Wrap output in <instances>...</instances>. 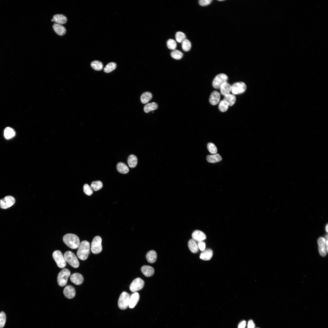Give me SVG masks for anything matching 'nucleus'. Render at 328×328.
Wrapping results in <instances>:
<instances>
[{
    "instance_id": "20",
    "label": "nucleus",
    "mask_w": 328,
    "mask_h": 328,
    "mask_svg": "<svg viewBox=\"0 0 328 328\" xmlns=\"http://www.w3.org/2000/svg\"><path fill=\"white\" fill-rule=\"evenodd\" d=\"M53 27L55 32L59 36H63L66 32V29L62 25L55 23Z\"/></svg>"
},
{
    "instance_id": "24",
    "label": "nucleus",
    "mask_w": 328,
    "mask_h": 328,
    "mask_svg": "<svg viewBox=\"0 0 328 328\" xmlns=\"http://www.w3.org/2000/svg\"><path fill=\"white\" fill-rule=\"evenodd\" d=\"M157 258V254L154 250H152L147 252L146 255V258L148 262L153 264L155 262Z\"/></svg>"
},
{
    "instance_id": "32",
    "label": "nucleus",
    "mask_w": 328,
    "mask_h": 328,
    "mask_svg": "<svg viewBox=\"0 0 328 328\" xmlns=\"http://www.w3.org/2000/svg\"><path fill=\"white\" fill-rule=\"evenodd\" d=\"M91 66L94 70L98 71L102 70L103 68V63L101 62L98 60H95L92 62L91 63Z\"/></svg>"
},
{
    "instance_id": "11",
    "label": "nucleus",
    "mask_w": 328,
    "mask_h": 328,
    "mask_svg": "<svg viewBox=\"0 0 328 328\" xmlns=\"http://www.w3.org/2000/svg\"><path fill=\"white\" fill-rule=\"evenodd\" d=\"M246 86L243 82H236L232 86L231 91L234 94H239L244 93L246 90Z\"/></svg>"
},
{
    "instance_id": "26",
    "label": "nucleus",
    "mask_w": 328,
    "mask_h": 328,
    "mask_svg": "<svg viewBox=\"0 0 328 328\" xmlns=\"http://www.w3.org/2000/svg\"><path fill=\"white\" fill-rule=\"evenodd\" d=\"M138 159L136 156L131 155L128 157V163L129 166L132 168H135L138 164Z\"/></svg>"
},
{
    "instance_id": "15",
    "label": "nucleus",
    "mask_w": 328,
    "mask_h": 328,
    "mask_svg": "<svg viewBox=\"0 0 328 328\" xmlns=\"http://www.w3.org/2000/svg\"><path fill=\"white\" fill-rule=\"evenodd\" d=\"M71 281L77 285H79L82 283L84 281V278L81 274L78 273L73 274L71 276Z\"/></svg>"
},
{
    "instance_id": "28",
    "label": "nucleus",
    "mask_w": 328,
    "mask_h": 328,
    "mask_svg": "<svg viewBox=\"0 0 328 328\" xmlns=\"http://www.w3.org/2000/svg\"><path fill=\"white\" fill-rule=\"evenodd\" d=\"M207 160L209 162L214 163L221 161L222 157L219 154H215L213 155H208L207 157Z\"/></svg>"
},
{
    "instance_id": "44",
    "label": "nucleus",
    "mask_w": 328,
    "mask_h": 328,
    "mask_svg": "<svg viewBox=\"0 0 328 328\" xmlns=\"http://www.w3.org/2000/svg\"><path fill=\"white\" fill-rule=\"evenodd\" d=\"M198 246L199 249L202 251H203L205 249L206 244L203 241L199 242Z\"/></svg>"
},
{
    "instance_id": "7",
    "label": "nucleus",
    "mask_w": 328,
    "mask_h": 328,
    "mask_svg": "<svg viewBox=\"0 0 328 328\" xmlns=\"http://www.w3.org/2000/svg\"><path fill=\"white\" fill-rule=\"evenodd\" d=\"M53 257L59 268H63L66 266L67 261L60 251L56 250L54 251L53 254Z\"/></svg>"
},
{
    "instance_id": "3",
    "label": "nucleus",
    "mask_w": 328,
    "mask_h": 328,
    "mask_svg": "<svg viewBox=\"0 0 328 328\" xmlns=\"http://www.w3.org/2000/svg\"><path fill=\"white\" fill-rule=\"evenodd\" d=\"M65 260L72 267L77 268L79 266V262L75 254L70 251L65 252L64 254Z\"/></svg>"
},
{
    "instance_id": "14",
    "label": "nucleus",
    "mask_w": 328,
    "mask_h": 328,
    "mask_svg": "<svg viewBox=\"0 0 328 328\" xmlns=\"http://www.w3.org/2000/svg\"><path fill=\"white\" fill-rule=\"evenodd\" d=\"M193 239L195 241L200 242L206 239V234L203 232L196 230L194 231L192 234Z\"/></svg>"
},
{
    "instance_id": "19",
    "label": "nucleus",
    "mask_w": 328,
    "mask_h": 328,
    "mask_svg": "<svg viewBox=\"0 0 328 328\" xmlns=\"http://www.w3.org/2000/svg\"><path fill=\"white\" fill-rule=\"evenodd\" d=\"M141 271L145 276L149 277L153 276L154 273V270L152 267L147 265L143 266Z\"/></svg>"
},
{
    "instance_id": "4",
    "label": "nucleus",
    "mask_w": 328,
    "mask_h": 328,
    "mask_svg": "<svg viewBox=\"0 0 328 328\" xmlns=\"http://www.w3.org/2000/svg\"><path fill=\"white\" fill-rule=\"evenodd\" d=\"M70 275L71 272L68 269H63L62 270L57 277V282L59 285L61 287L66 286Z\"/></svg>"
},
{
    "instance_id": "38",
    "label": "nucleus",
    "mask_w": 328,
    "mask_h": 328,
    "mask_svg": "<svg viewBox=\"0 0 328 328\" xmlns=\"http://www.w3.org/2000/svg\"><path fill=\"white\" fill-rule=\"evenodd\" d=\"M229 106L228 103L223 100L220 103L218 108L221 112H224L227 111Z\"/></svg>"
},
{
    "instance_id": "17",
    "label": "nucleus",
    "mask_w": 328,
    "mask_h": 328,
    "mask_svg": "<svg viewBox=\"0 0 328 328\" xmlns=\"http://www.w3.org/2000/svg\"><path fill=\"white\" fill-rule=\"evenodd\" d=\"M220 99V93L217 91H214L212 92L210 96L209 102L212 105H216L219 103Z\"/></svg>"
},
{
    "instance_id": "29",
    "label": "nucleus",
    "mask_w": 328,
    "mask_h": 328,
    "mask_svg": "<svg viewBox=\"0 0 328 328\" xmlns=\"http://www.w3.org/2000/svg\"><path fill=\"white\" fill-rule=\"evenodd\" d=\"M117 169L119 173L122 174H126L129 172V169L125 164L122 162L117 164Z\"/></svg>"
},
{
    "instance_id": "27",
    "label": "nucleus",
    "mask_w": 328,
    "mask_h": 328,
    "mask_svg": "<svg viewBox=\"0 0 328 328\" xmlns=\"http://www.w3.org/2000/svg\"><path fill=\"white\" fill-rule=\"evenodd\" d=\"M152 97V94L149 92H146L143 93L141 95V103L144 104L148 103Z\"/></svg>"
},
{
    "instance_id": "46",
    "label": "nucleus",
    "mask_w": 328,
    "mask_h": 328,
    "mask_svg": "<svg viewBox=\"0 0 328 328\" xmlns=\"http://www.w3.org/2000/svg\"><path fill=\"white\" fill-rule=\"evenodd\" d=\"M246 326V322L243 320L238 325V328H245Z\"/></svg>"
},
{
    "instance_id": "45",
    "label": "nucleus",
    "mask_w": 328,
    "mask_h": 328,
    "mask_svg": "<svg viewBox=\"0 0 328 328\" xmlns=\"http://www.w3.org/2000/svg\"><path fill=\"white\" fill-rule=\"evenodd\" d=\"M255 325L252 320H249L248 323V328H255Z\"/></svg>"
},
{
    "instance_id": "36",
    "label": "nucleus",
    "mask_w": 328,
    "mask_h": 328,
    "mask_svg": "<svg viewBox=\"0 0 328 328\" xmlns=\"http://www.w3.org/2000/svg\"><path fill=\"white\" fill-rule=\"evenodd\" d=\"M175 39L176 41L179 43H181L184 40L186 39L185 34L182 32L179 31L177 32L175 35Z\"/></svg>"
},
{
    "instance_id": "39",
    "label": "nucleus",
    "mask_w": 328,
    "mask_h": 328,
    "mask_svg": "<svg viewBox=\"0 0 328 328\" xmlns=\"http://www.w3.org/2000/svg\"><path fill=\"white\" fill-rule=\"evenodd\" d=\"M167 46L168 48L172 50H175L177 47V44L175 41L172 39H169L167 42Z\"/></svg>"
},
{
    "instance_id": "2",
    "label": "nucleus",
    "mask_w": 328,
    "mask_h": 328,
    "mask_svg": "<svg viewBox=\"0 0 328 328\" xmlns=\"http://www.w3.org/2000/svg\"><path fill=\"white\" fill-rule=\"evenodd\" d=\"M63 241L66 245L73 249L78 248L80 243L79 237L77 235L71 234L65 235L63 237Z\"/></svg>"
},
{
    "instance_id": "42",
    "label": "nucleus",
    "mask_w": 328,
    "mask_h": 328,
    "mask_svg": "<svg viewBox=\"0 0 328 328\" xmlns=\"http://www.w3.org/2000/svg\"><path fill=\"white\" fill-rule=\"evenodd\" d=\"M84 193L88 196H91L93 193V191L91 187L88 184H85L83 186Z\"/></svg>"
},
{
    "instance_id": "31",
    "label": "nucleus",
    "mask_w": 328,
    "mask_h": 328,
    "mask_svg": "<svg viewBox=\"0 0 328 328\" xmlns=\"http://www.w3.org/2000/svg\"><path fill=\"white\" fill-rule=\"evenodd\" d=\"M158 107V105L156 103L152 102L146 104L144 107V110L146 113H148L156 110Z\"/></svg>"
},
{
    "instance_id": "47",
    "label": "nucleus",
    "mask_w": 328,
    "mask_h": 328,
    "mask_svg": "<svg viewBox=\"0 0 328 328\" xmlns=\"http://www.w3.org/2000/svg\"><path fill=\"white\" fill-rule=\"evenodd\" d=\"M324 239H325V242H326V250H327V252H328V235H327V234L325 236Z\"/></svg>"
},
{
    "instance_id": "40",
    "label": "nucleus",
    "mask_w": 328,
    "mask_h": 328,
    "mask_svg": "<svg viewBox=\"0 0 328 328\" xmlns=\"http://www.w3.org/2000/svg\"><path fill=\"white\" fill-rule=\"evenodd\" d=\"M6 320L5 314L3 311L0 313V328H3L5 325Z\"/></svg>"
},
{
    "instance_id": "49",
    "label": "nucleus",
    "mask_w": 328,
    "mask_h": 328,
    "mask_svg": "<svg viewBox=\"0 0 328 328\" xmlns=\"http://www.w3.org/2000/svg\"><path fill=\"white\" fill-rule=\"evenodd\" d=\"M219 1L220 2H222V1Z\"/></svg>"
},
{
    "instance_id": "13",
    "label": "nucleus",
    "mask_w": 328,
    "mask_h": 328,
    "mask_svg": "<svg viewBox=\"0 0 328 328\" xmlns=\"http://www.w3.org/2000/svg\"><path fill=\"white\" fill-rule=\"evenodd\" d=\"M63 292L65 296L69 299H73L76 296L75 289L71 285H69L66 286L64 288Z\"/></svg>"
},
{
    "instance_id": "30",
    "label": "nucleus",
    "mask_w": 328,
    "mask_h": 328,
    "mask_svg": "<svg viewBox=\"0 0 328 328\" xmlns=\"http://www.w3.org/2000/svg\"><path fill=\"white\" fill-rule=\"evenodd\" d=\"M189 249L193 253H196L199 251V248L196 242L193 239L190 240L188 243Z\"/></svg>"
},
{
    "instance_id": "8",
    "label": "nucleus",
    "mask_w": 328,
    "mask_h": 328,
    "mask_svg": "<svg viewBox=\"0 0 328 328\" xmlns=\"http://www.w3.org/2000/svg\"><path fill=\"white\" fill-rule=\"evenodd\" d=\"M228 77L224 74H220L217 75L212 82V85L215 89H219L224 83L227 82Z\"/></svg>"
},
{
    "instance_id": "43",
    "label": "nucleus",
    "mask_w": 328,
    "mask_h": 328,
    "mask_svg": "<svg viewBox=\"0 0 328 328\" xmlns=\"http://www.w3.org/2000/svg\"><path fill=\"white\" fill-rule=\"evenodd\" d=\"M212 2L211 0H200L199 3L201 6L204 7L209 5Z\"/></svg>"
},
{
    "instance_id": "34",
    "label": "nucleus",
    "mask_w": 328,
    "mask_h": 328,
    "mask_svg": "<svg viewBox=\"0 0 328 328\" xmlns=\"http://www.w3.org/2000/svg\"><path fill=\"white\" fill-rule=\"evenodd\" d=\"M116 63L114 62L109 63L104 68V72L107 73L111 72L116 69Z\"/></svg>"
},
{
    "instance_id": "41",
    "label": "nucleus",
    "mask_w": 328,
    "mask_h": 328,
    "mask_svg": "<svg viewBox=\"0 0 328 328\" xmlns=\"http://www.w3.org/2000/svg\"><path fill=\"white\" fill-rule=\"evenodd\" d=\"M207 148L209 152L212 154H215L217 152V148L213 143H209L207 145Z\"/></svg>"
},
{
    "instance_id": "22",
    "label": "nucleus",
    "mask_w": 328,
    "mask_h": 328,
    "mask_svg": "<svg viewBox=\"0 0 328 328\" xmlns=\"http://www.w3.org/2000/svg\"><path fill=\"white\" fill-rule=\"evenodd\" d=\"M16 135L15 130L10 127H6L4 130V135L7 140H10L14 138Z\"/></svg>"
},
{
    "instance_id": "33",
    "label": "nucleus",
    "mask_w": 328,
    "mask_h": 328,
    "mask_svg": "<svg viewBox=\"0 0 328 328\" xmlns=\"http://www.w3.org/2000/svg\"><path fill=\"white\" fill-rule=\"evenodd\" d=\"M91 187L94 191H97L103 187V184L101 181H94L91 183Z\"/></svg>"
},
{
    "instance_id": "25",
    "label": "nucleus",
    "mask_w": 328,
    "mask_h": 328,
    "mask_svg": "<svg viewBox=\"0 0 328 328\" xmlns=\"http://www.w3.org/2000/svg\"><path fill=\"white\" fill-rule=\"evenodd\" d=\"M224 100L228 104L229 106L234 105L236 101V97L234 94H229L224 96Z\"/></svg>"
},
{
    "instance_id": "5",
    "label": "nucleus",
    "mask_w": 328,
    "mask_h": 328,
    "mask_svg": "<svg viewBox=\"0 0 328 328\" xmlns=\"http://www.w3.org/2000/svg\"><path fill=\"white\" fill-rule=\"evenodd\" d=\"M130 297L129 294L125 292H123L121 294L118 302V307L120 309L124 310L128 308Z\"/></svg>"
},
{
    "instance_id": "10",
    "label": "nucleus",
    "mask_w": 328,
    "mask_h": 328,
    "mask_svg": "<svg viewBox=\"0 0 328 328\" xmlns=\"http://www.w3.org/2000/svg\"><path fill=\"white\" fill-rule=\"evenodd\" d=\"M15 202V199L12 196H9L0 200V207L6 209L13 206Z\"/></svg>"
},
{
    "instance_id": "9",
    "label": "nucleus",
    "mask_w": 328,
    "mask_h": 328,
    "mask_svg": "<svg viewBox=\"0 0 328 328\" xmlns=\"http://www.w3.org/2000/svg\"><path fill=\"white\" fill-rule=\"evenodd\" d=\"M144 284V281L141 278H138L134 280L130 286V290L131 292H136L142 289Z\"/></svg>"
},
{
    "instance_id": "48",
    "label": "nucleus",
    "mask_w": 328,
    "mask_h": 328,
    "mask_svg": "<svg viewBox=\"0 0 328 328\" xmlns=\"http://www.w3.org/2000/svg\"><path fill=\"white\" fill-rule=\"evenodd\" d=\"M326 232H328V224H327L326 226Z\"/></svg>"
},
{
    "instance_id": "6",
    "label": "nucleus",
    "mask_w": 328,
    "mask_h": 328,
    "mask_svg": "<svg viewBox=\"0 0 328 328\" xmlns=\"http://www.w3.org/2000/svg\"><path fill=\"white\" fill-rule=\"evenodd\" d=\"M102 239L98 236L95 237L91 243V250L94 254H96L101 253L103 249Z\"/></svg>"
},
{
    "instance_id": "21",
    "label": "nucleus",
    "mask_w": 328,
    "mask_h": 328,
    "mask_svg": "<svg viewBox=\"0 0 328 328\" xmlns=\"http://www.w3.org/2000/svg\"><path fill=\"white\" fill-rule=\"evenodd\" d=\"M53 22L62 25L65 23L67 21V18L62 14H58L54 15L52 19Z\"/></svg>"
},
{
    "instance_id": "18",
    "label": "nucleus",
    "mask_w": 328,
    "mask_h": 328,
    "mask_svg": "<svg viewBox=\"0 0 328 328\" xmlns=\"http://www.w3.org/2000/svg\"><path fill=\"white\" fill-rule=\"evenodd\" d=\"M220 89L221 94L224 96L230 93L231 91L232 86L226 82L221 85Z\"/></svg>"
},
{
    "instance_id": "1",
    "label": "nucleus",
    "mask_w": 328,
    "mask_h": 328,
    "mask_svg": "<svg viewBox=\"0 0 328 328\" xmlns=\"http://www.w3.org/2000/svg\"><path fill=\"white\" fill-rule=\"evenodd\" d=\"M78 248L77 253L78 257L82 260L87 259L90 252V246L89 242L86 240L82 241Z\"/></svg>"
},
{
    "instance_id": "23",
    "label": "nucleus",
    "mask_w": 328,
    "mask_h": 328,
    "mask_svg": "<svg viewBox=\"0 0 328 328\" xmlns=\"http://www.w3.org/2000/svg\"><path fill=\"white\" fill-rule=\"evenodd\" d=\"M213 255L212 250L211 249H208L203 251L200 255V258L204 260H209L212 258Z\"/></svg>"
},
{
    "instance_id": "12",
    "label": "nucleus",
    "mask_w": 328,
    "mask_h": 328,
    "mask_svg": "<svg viewBox=\"0 0 328 328\" xmlns=\"http://www.w3.org/2000/svg\"><path fill=\"white\" fill-rule=\"evenodd\" d=\"M317 243L320 255L323 257L326 256L327 252L324 238L322 237H320L318 240Z\"/></svg>"
},
{
    "instance_id": "37",
    "label": "nucleus",
    "mask_w": 328,
    "mask_h": 328,
    "mask_svg": "<svg viewBox=\"0 0 328 328\" xmlns=\"http://www.w3.org/2000/svg\"><path fill=\"white\" fill-rule=\"evenodd\" d=\"M171 55L174 59L176 60H180L183 57V53L180 51L175 50L171 52Z\"/></svg>"
},
{
    "instance_id": "16",
    "label": "nucleus",
    "mask_w": 328,
    "mask_h": 328,
    "mask_svg": "<svg viewBox=\"0 0 328 328\" xmlns=\"http://www.w3.org/2000/svg\"><path fill=\"white\" fill-rule=\"evenodd\" d=\"M140 295L138 293L135 292L130 297L129 307L130 308H134L137 305L140 299Z\"/></svg>"
},
{
    "instance_id": "35",
    "label": "nucleus",
    "mask_w": 328,
    "mask_h": 328,
    "mask_svg": "<svg viewBox=\"0 0 328 328\" xmlns=\"http://www.w3.org/2000/svg\"><path fill=\"white\" fill-rule=\"evenodd\" d=\"M181 43L182 49L184 51L187 52L190 50L191 44L189 40L185 39Z\"/></svg>"
}]
</instances>
